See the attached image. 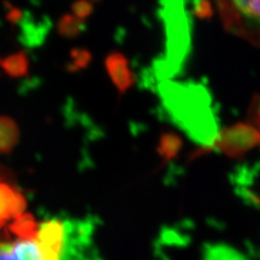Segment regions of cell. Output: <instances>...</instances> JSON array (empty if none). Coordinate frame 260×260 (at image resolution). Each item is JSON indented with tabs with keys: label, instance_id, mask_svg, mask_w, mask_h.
<instances>
[{
	"label": "cell",
	"instance_id": "1",
	"mask_svg": "<svg viewBox=\"0 0 260 260\" xmlns=\"http://www.w3.org/2000/svg\"><path fill=\"white\" fill-rule=\"evenodd\" d=\"M0 239V260H98L92 230L82 222H37L22 214Z\"/></svg>",
	"mask_w": 260,
	"mask_h": 260
},
{
	"label": "cell",
	"instance_id": "2",
	"mask_svg": "<svg viewBox=\"0 0 260 260\" xmlns=\"http://www.w3.org/2000/svg\"><path fill=\"white\" fill-rule=\"evenodd\" d=\"M223 24L260 47V0H216Z\"/></svg>",
	"mask_w": 260,
	"mask_h": 260
},
{
	"label": "cell",
	"instance_id": "3",
	"mask_svg": "<svg viewBox=\"0 0 260 260\" xmlns=\"http://www.w3.org/2000/svg\"><path fill=\"white\" fill-rule=\"evenodd\" d=\"M24 200L22 194L12 182H10L4 172L0 171V226L10 218H18L22 216Z\"/></svg>",
	"mask_w": 260,
	"mask_h": 260
},
{
	"label": "cell",
	"instance_id": "4",
	"mask_svg": "<svg viewBox=\"0 0 260 260\" xmlns=\"http://www.w3.org/2000/svg\"><path fill=\"white\" fill-rule=\"evenodd\" d=\"M105 67L117 89L121 93H125L134 82V76L129 69L125 57L118 52H113L106 57Z\"/></svg>",
	"mask_w": 260,
	"mask_h": 260
},
{
	"label": "cell",
	"instance_id": "5",
	"mask_svg": "<svg viewBox=\"0 0 260 260\" xmlns=\"http://www.w3.org/2000/svg\"><path fill=\"white\" fill-rule=\"evenodd\" d=\"M19 140V129L14 119L0 116V153H9Z\"/></svg>",
	"mask_w": 260,
	"mask_h": 260
},
{
	"label": "cell",
	"instance_id": "6",
	"mask_svg": "<svg viewBox=\"0 0 260 260\" xmlns=\"http://www.w3.org/2000/svg\"><path fill=\"white\" fill-rule=\"evenodd\" d=\"M0 68L11 77L25 76L29 71V58L25 52H17L0 58Z\"/></svg>",
	"mask_w": 260,
	"mask_h": 260
},
{
	"label": "cell",
	"instance_id": "7",
	"mask_svg": "<svg viewBox=\"0 0 260 260\" xmlns=\"http://www.w3.org/2000/svg\"><path fill=\"white\" fill-rule=\"evenodd\" d=\"M58 34L65 39H73L80 35L84 29L83 21H81L74 15H63L58 21Z\"/></svg>",
	"mask_w": 260,
	"mask_h": 260
},
{
	"label": "cell",
	"instance_id": "8",
	"mask_svg": "<svg viewBox=\"0 0 260 260\" xmlns=\"http://www.w3.org/2000/svg\"><path fill=\"white\" fill-rule=\"evenodd\" d=\"M71 63L68 65L69 71H77L86 69L92 60V54L89 51L82 50V48H75L70 53Z\"/></svg>",
	"mask_w": 260,
	"mask_h": 260
},
{
	"label": "cell",
	"instance_id": "9",
	"mask_svg": "<svg viewBox=\"0 0 260 260\" xmlns=\"http://www.w3.org/2000/svg\"><path fill=\"white\" fill-rule=\"evenodd\" d=\"M94 10L93 0H76L73 5H71V11L75 17H77L81 21H84L92 15Z\"/></svg>",
	"mask_w": 260,
	"mask_h": 260
},
{
	"label": "cell",
	"instance_id": "10",
	"mask_svg": "<svg viewBox=\"0 0 260 260\" xmlns=\"http://www.w3.org/2000/svg\"><path fill=\"white\" fill-rule=\"evenodd\" d=\"M207 260H241V256L230 249H224L219 247V248L211 249Z\"/></svg>",
	"mask_w": 260,
	"mask_h": 260
},
{
	"label": "cell",
	"instance_id": "11",
	"mask_svg": "<svg viewBox=\"0 0 260 260\" xmlns=\"http://www.w3.org/2000/svg\"><path fill=\"white\" fill-rule=\"evenodd\" d=\"M8 19L12 23H18L19 21L22 19V11L18 8H15V6L10 5L9 11H8Z\"/></svg>",
	"mask_w": 260,
	"mask_h": 260
}]
</instances>
